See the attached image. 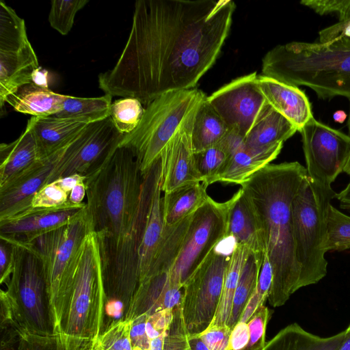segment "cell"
Here are the masks:
<instances>
[{
	"instance_id": "obj_1",
	"label": "cell",
	"mask_w": 350,
	"mask_h": 350,
	"mask_svg": "<svg viewBox=\"0 0 350 350\" xmlns=\"http://www.w3.org/2000/svg\"><path fill=\"white\" fill-rule=\"evenodd\" d=\"M231 0H138L114 66L98 75L105 94L148 105L196 88L220 54L232 22Z\"/></svg>"
},
{
	"instance_id": "obj_2",
	"label": "cell",
	"mask_w": 350,
	"mask_h": 350,
	"mask_svg": "<svg viewBox=\"0 0 350 350\" xmlns=\"http://www.w3.org/2000/svg\"><path fill=\"white\" fill-rule=\"evenodd\" d=\"M161 176V155L142 174L133 152L118 146L85 180L86 209L99 244L108 304H120L122 317L139 286L140 245Z\"/></svg>"
},
{
	"instance_id": "obj_3",
	"label": "cell",
	"mask_w": 350,
	"mask_h": 350,
	"mask_svg": "<svg viewBox=\"0 0 350 350\" xmlns=\"http://www.w3.org/2000/svg\"><path fill=\"white\" fill-rule=\"evenodd\" d=\"M306 169L297 161L269 163L242 183L262 231L273 271L267 301L283 306L300 288L301 269L297 260L293 229L292 202Z\"/></svg>"
},
{
	"instance_id": "obj_4",
	"label": "cell",
	"mask_w": 350,
	"mask_h": 350,
	"mask_svg": "<svg viewBox=\"0 0 350 350\" xmlns=\"http://www.w3.org/2000/svg\"><path fill=\"white\" fill-rule=\"evenodd\" d=\"M262 75L306 86L321 99L343 96L350 100V38L278 44L263 57Z\"/></svg>"
},
{
	"instance_id": "obj_5",
	"label": "cell",
	"mask_w": 350,
	"mask_h": 350,
	"mask_svg": "<svg viewBox=\"0 0 350 350\" xmlns=\"http://www.w3.org/2000/svg\"><path fill=\"white\" fill-rule=\"evenodd\" d=\"M96 233L82 243L61 335L64 350H89L104 329L108 299Z\"/></svg>"
},
{
	"instance_id": "obj_6",
	"label": "cell",
	"mask_w": 350,
	"mask_h": 350,
	"mask_svg": "<svg viewBox=\"0 0 350 350\" xmlns=\"http://www.w3.org/2000/svg\"><path fill=\"white\" fill-rule=\"evenodd\" d=\"M92 230L85 208L68 224L31 241L41 259L55 334L59 336L81 247Z\"/></svg>"
},
{
	"instance_id": "obj_7",
	"label": "cell",
	"mask_w": 350,
	"mask_h": 350,
	"mask_svg": "<svg viewBox=\"0 0 350 350\" xmlns=\"http://www.w3.org/2000/svg\"><path fill=\"white\" fill-rule=\"evenodd\" d=\"M336 194L332 187L307 176L293 200V229L296 258L301 269L300 288L319 282L327 274V211Z\"/></svg>"
},
{
	"instance_id": "obj_8",
	"label": "cell",
	"mask_w": 350,
	"mask_h": 350,
	"mask_svg": "<svg viewBox=\"0 0 350 350\" xmlns=\"http://www.w3.org/2000/svg\"><path fill=\"white\" fill-rule=\"evenodd\" d=\"M206 98L197 88L165 93L148 104L136 129L124 135L119 146L129 148L144 174L165 148L197 112Z\"/></svg>"
},
{
	"instance_id": "obj_9",
	"label": "cell",
	"mask_w": 350,
	"mask_h": 350,
	"mask_svg": "<svg viewBox=\"0 0 350 350\" xmlns=\"http://www.w3.org/2000/svg\"><path fill=\"white\" fill-rule=\"evenodd\" d=\"M211 252L183 286L182 313L190 336L203 332L213 321L235 242L228 237Z\"/></svg>"
},
{
	"instance_id": "obj_10",
	"label": "cell",
	"mask_w": 350,
	"mask_h": 350,
	"mask_svg": "<svg viewBox=\"0 0 350 350\" xmlns=\"http://www.w3.org/2000/svg\"><path fill=\"white\" fill-rule=\"evenodd\" d=\"M8 237L14 244V263L5 291L31 329L39 334H55L38 253L32 243Z\"/></svg>"
},
{
	"instance_id": "obj_11",
	"label": "cell",
	"mask_w": 350,
	"mask_h": 350,
	"mask_svg": "<svg viewBox=\"0 0 350 350\" xmlns=\"http://www.w3.org/2000/svg\"><path fill=\"white\" fill-rule=\"evenodd\" d=\"M227 236V202L208 197L191 215L170 277L183 288L211 252Z\"/></svg>"
},
{
	"instance_id": "obj_12",
	"label": "cell",
	"mask_w": 350,
	"mask_h": 350,
	"mask_svg": "<svg viewBox=\"0 0 350 350\" xmlns=\"http://www.w3.org/2000/svg\"><path fill=\"white\" fill-rule=\"evenodd\" d=\"M40 67L27 36L25 23L16 11L0 1V107L20 87L31 83Z\"/></svg>"
},
{
	"instance_id": "obj_13",
	"label": "cell",
	"mask_w": 350,
	"mask_h": 350,
	"mask_svg": "<svg viewBox=\"0 0 350 350\" xmlns=\"http://www.w3.org/2000/svg\"><path fill=\"white\" fill-rule=\"evenodd\" d=\"M90 133V129L85 126L69 142L42 157L18 179L0 190V222L11 219L29 210L34 193L45 185L60 178L64 169Z\"/></svg>"
},
{
	"instance_id": "obj_14",
	"label": "cell",
	"mask_w": 350,
	"mask_h": 350,
	"mask_svg": "<svg viewBox=\"0 0 350 350\" xmlns=\"http://www.w3.org/2000/svg\"><path fill=\"white\" fill-rule=\"evenodd\" d=\"M299 132L307 176L323 185L332 183L343 172L350 155V136L314 118Z\"/></svg>"
},
{
	"instance_id": "obj_15",
	"label": "cell",
	"mask_w": 350,
	"mask_h": 350,
	"mask_svg": "<svg viewBox=\"0 0 350 350\" xmlns=\"http://www.w3.org/2000/svg\"><path fill=\"white\" fill-rule=\"evenodd\" d=\"M254 72L237 77L206 96L228 130L245 137L267 103Z\"/></svg>"
},
{
	"instance_id": "obj_16",
	"label": "cell",
	"mask_w": 350,
	"mask_h": 350,
	"mask_svg": "<svg viewBox=\"0 0 350 350\" xmlns=\"http://www.w3.org/2000/svg\"><path fill=\"white\" fill-rule=\"evenodd\" d=\"M196 114L180 128L161 154V190L164 193L188 184L202 182L191 142Z\"/></svg>"
},
{
	"instance_id": "obj_17",
	"label": "cell",
	"mask_w": 350,
	"mask_h": 350,
	"mask_svg": "<svg viewBox=\"0 0 350 350\" xmlns=\"http://www.w3.org/2000/svg\"><path fill=\"white\" fill-rule=\"evenodd\" d=\"M0 350H64L58 335L39 334L30 328L8 295L0 293Z\"/></svg>"
},
{
	"instance_id": "obj_18",
	"label": "cell",
	"mask_w": 350,
	"mask_h": 350,
	"mask_svg": "<svg viewBox=\"0 0 350 350\" xmlns=\"http://www.w3.org/2000/svg\"><path fill=\"white\" fill-rule=\"evenodd\" d=\"M86 206V202L74 204L68 201L53 208L30 209L0 223V234L31 242L41 234L56 230L71 221Z\"/></svg>"
},
{
	"instance_id": "obj_19",
	"label": "cell",
	"mask_w": 350,
	"mask_h": 350,
	"mask_svg": "<svg viewBox=\"0 0 350 350\" xmlns=\"http://www.w3.org/2000/svg\"><path fill=\"white\" fill-rule=\"evenodd\" d=\"M123 135L110 116L96 122L90 137L69 161L60 178L73 174L88 177L97 171L118 146Z\"/></svg>"
},
{
	"instance_id": "obj_20",
	"label": "cell",
	"mask_w": 350,
	"mask_h": 350,
	"mask_svg": "<svg viewBox=\"0 0 350 350\" xmlns=\"http://www.w3.org/2000/svg\"><path fill=\"white\" fill-rule=\"evenodd\" d=\"M227 202V236L246 247L256 256L264 258L265 248L262 231L253 206L240 189Z\"/></svg>"
},
{
	"instance_id": "obj_21",
	"label": "cell",
	"mask_w": 350,
	"mask_h": 350,
	"mask_svg": "<svg viewBox=\"0 0 350 350\" xmlns=\"http://www.w3.org/2000/svg\"><path fill=\"white\" fill-rule=\"evenodd\" d=\"M257 83L267 103L298 131L314 118L308 96L298 87L262 75L257 76Z\"/></svg>"
},
{
	"instance_id": "obj_22",
	"label": "cell",
	"mask_w": 350,
	"mask_h": 350,
	"mask_svg": "<svg viewBox=\"0 0 350 350\" xmlns=\"http://www.w3.org/2000/svg\"><path fill=\"white\" fill-rule=\"evenodd\" d=\"M42 157L30 118L16 140L0 145V190L18 179Z\"/></svg>"
},
{
	"instance_id": "obj_23",
	"label": "cell",
	"mask_w": 350,
	"mask_h": 350,
	"mask_svg": "<svg viewBox=\"0 0 350 350\" xmlns=\"http://www.w3.org/2000/svg\"><path fill=\"white\" fill-rule=\"evenodd\" d=\"M297 131L293 124L266 103L245 137V146L260 150L283 145Z\"/></svg>"
},
{
	"instance_id": "obj_24",
	"label": "cell",
	"mask_w": 350,
	"mask_h": 350,
	"mask_svg": "<svg viewBox=\"0 0 350 350\" xmlns=\"http://www.w3.org/2000/svg\"><path fill=\"white\" fill-rule=\"evenodd\" d=\"M64 96L31 82L20 87L9 95L5 103L18 112L44 118L62 111Z\"/></svg>"
},
{
	"instance_id": "obj_25",
	"label": "cell",
	"mask_w": 350,
	"mask_h": 350,
	"mask_svg": "<svg viewBox=\"0 0 350 350\" xmlns=\"http://www.w3.org/2000/svg\"><path fill=\"white\" fill-rule=\"evenodd\" d=\"M31 120L42 157L64 145L91 124L83 119L60 118L54 116H32Z\"/></svg>"
},
{
	"instance_id": "obj_26",
	"label": "cell",
	"mask_w": 350,
	"mask_h": 350,
	"mask_svg": "<svg viewBox=\"0 0 350 350\" xmlns=\"http://www.w3.org/2000/svg\"><path fill=\"white\" fill-rule=\"evenodd\" d=\"M345 333L344 330L329 337H320L294 323L278 332L262 350H338Z\"/></svg>"
},
{
	"instance_id": "obj_27",
	"label": "cell",
	"mask_w": 350,
	"mask_h": 350,
	"mask_svg": "<svg viewBox=\"0 0 350 350\" xmlns=\"http://www.w3.org/2000/svg\"><path fill=\"white\" fill-rule=\"evenodd\" d=\"M162 176L157 182L150 202L139 256V284L146 276L161 240L164 229Z\"/></svg>"
},
{
	"instance_id": "obj_28",
	"label": "cell",
	"mask_w": 350,
	"mask_h": 350,
	"mask_svg": "<svg viewBox=\"0 0 350 350\" xmlns=\"http://www.w3.org/2000/svg\"><path fill=\"white\" fill-rule=\"evenodd\" d=\"M206 188L205 184L198 182L165 193L163 197L164 225L173 226L193 214L208 197Z\"/></svg>"
},
{
	"instance_id": "obj_29",
	"label": "cell",
	"mask_w": 350,
	"mask_h": 350,
	"mask_svg": "<svg viewBox=\"0 0 350 350\" xmlns=\"http://www.w3.org/2000/svg\"><path fill=\"white\" fill-rule=\"evenodd\" d=\"M283 145L267 149L245 148L228 160L217 182L241 185L256 172L269 164L280 153Z\"/></svg>"
},
{
	"instance_id": "obj_30",
	"label": "cell",
	"mask_w": 350,
	"mask_h": 350,
	"mask_svg": "<svg viewBox=\"0 0 350 350\" xmlns=\"http://www.w3.org/2000/svg\"><path fill=\"white\" fill-rule=\"evenodd\" d=\"M206 98L196 112L191 131L194 152L219 144L228 131L222 119Z\"/></svg>"
},
{
	"instance_id": "obj_31",
	"label": "cell",
	"mask_w": 350,
	"mask_h": 350,
	"mask_svg": "<svg viewBox=\"0 0 350 350\" xmlns=\"http://www.w3.org/2000/svg\"><path fill=\"white\" fill-rule=\"evenodd\" d=\"M250 252L246 247L235 243L226 269L219 306L209 325H227L240 274Z\"/></svg>"
},
{
	"instance_id": "obj_32",
	"label": "cell",
	"mask_w": 350,
	"mask_h": 350,
	"mask_svg": "<svg viewBox=\"0 0 350 350\" xmlns=\"http://www.w3.org/2000/svg\"><path fill=\"white\" fill-rule=\"evenodd\" d=\"M263 259L264 258L250 252L244 263L234 292L230 314L226 324L230 329H232L240 321L248 301L255 291Z\"/></svg>"
},
{
	"instance_id": "obj_33",
	"label": "cell",
	"mask_w": 350,
	"mask_h": 350,
	"mask_svg": "<svg viewBox=\"0 0 350 350\" xmlns=\"http://www.w3.org/2000/svg\"><path fill=\"white\" fill-rule=\"evenodd\" d=\"M112 97L105 94L94 98L65 95L62 111L53 116L60 118L83 119L90 123L100 121L110 116Z\"/></svg>"
},
{
	"instance_id": "obj_34",
	"label": "cell",
	"mask_w": 350,
	"mask_h": 350,
	"mask_svg": "<svg viewBox=\"0 0 350 350\" xmlns=\"http://www.w3.org/2000/svg\"><path fill=\"white\" fill-rule=\"evenodd\" d=\"M194 157L202 183L207 187L217 182L229 160L228 154L219 144L194 152Z\"/></svg>"
},
{
	"instance_id": "obj_35",
	"label": "cell",
	"mask_w": 350,
	"mask_h": 350,
	"mask_svg": "<svg viewBox=\"0 0 350 350\" xmlns=\"http://www.w3.org/2000/svg\"><path fill=\"white\" fill-rule=\"evenodd\" d=\"M144 111L145 109L139 100L122 98L111 103L110 117L118 132L126 135L136 129Z\"/></svg>"
},
{
	"instance_id": "obj_36",
	"label": "cell",
	"mask_w": 350,
	"mask_h": 350,
	"mask_svg": "<svg viewBox=\"0 0 350 350\" xmlns=\"http://www.w3.org/2000/svg\"><path fill=\"white\" fill-rule=\"evenodd\" d=\"M350 249V216L332 204L327 211L326 250L343 251Z\"/></svg>"
},
{
	"instance_id": "obj_37",
	"label": "cell",
	"mask_w": 350,
	"mask_h": 350,
	"mask_svg": "<svg viewBox=\"0 0 350 350\" xmlns=\"http://www.w3.org/2000/svg\"><path fill=\"white\" fill-rule=\"evenodd\" d=\"M130 321L113 319L109 322L93 345L96 350H133Z\"/></svg>"
},
{
	"instance_id": "obj_38",
	"label": "cell",
	"mask_w": 350,
	"mask_h": 350,
	"mask_svg": "<svg viewBox=\"0 0 350 350\" xmlns=\"http://www.w3.org/2000/svg\"><path fill=\"white\" fill-rule=\"evenodd\" d=\"M88 0H52L48 20L50 25L60 34L67 35L71 30L76 14Z\"/></svg>"
},
{
	"instance_id": "obj_39",
	"label": "cell",
	"mask_w": 350,
	"mask_h": 350,
	"mask_svg": "<svg viewBox=\"0 0 350 350\" xmlns=\"http://www.w3.org/2000/svg\"><path fill=\"white\" fill-rule=\"evenodd\" d=\"M273 281V271L267 254H265L255 291L248 301L239 321L247 323L256 310L268 299Z\"/></svg>"
},
{
	"instance_id": "obj_40",
	"label": "cell",
	"mask_w": 350,
	"mask_h": 350,
	"mask_svg": "<svg viewBox=\"0 0 350 350\" xmlns=\"http://www.w3.org/2000/svg\"><path fill=\"white\" fill-rule=\"evenodd\" d=\"M188 339L180 303L173 308L172 319L166 332L163 350H191Z\"/></svg>"
},
{
	"instance_id": "obj_41",
	"label": "cell",
	"mask_w": 350,
	"mask_h": 350,
	"mask_svg": "<svg viewBox=\"0 0 350 350\" xmlns=\"http://www.w3.org/2000/svg\"><path fill=\"white\" fill-rule=\"evenodd\" d=\"M68 195L55 182L46 184L32 196L29 210L47 209L62 206L68 201Z\"/></svg>"
},
{
	"instance_id": "obj_42",
	"label": "cell",
	"mask_w": 350,
	"mask_h": 350,
	"mask_svg": "<svg viewBox=\"0 0 350 350\" xmlns=\"http://www.w3.org/2000/svg\"><path fill=\"white\" fill-rule=\"evenodd\" d=\"M271 318L269 309L265 306L258 308L247 322L250 340L244 350H262L266 345L265 335L268 322Z\"/></svg>"
},
{
	"instance_id": "obj_43",
	"label": "cell",
	"mask_w": 350,
	"mask_h": 350,
	"mask_svg": "<svg viewBox=\"0 0 350 350\" xmlns=\"http://www.w3.org/2000/svg\"><path fill=\"white\" fill-rule=\"evenodd\" d=\"M300 3L319 15L335 14L339 21L350 17V0H303Z\"/></svg>"
},
{
	"instance_id": "obj_44",
	"label": "cell",
	"mask_w": 350,
	"mask_h": 350,
	"mask_svg": "<svg viewBox=\"0 0 350 350\" xmlns=\"http://www.w3.org/2000/svg\"><path fill=\"white\" fill-rule=\"evenodd\" d=\"M231 332L228 325H209L198 335L210 350H230Z\"/></svg>"
},
{
	"instance_id": "obj_45",
	"label": "cell",
	"mask_w": 350,
	"mask_h": 350,
	"mask_svg": "<svg viewBox=\"0 0 350 350\" xmlns=\"http://www.w3.org/2000/svg\"><path fill=\"white\" fill-rule=\"evenodd\" d=\"M0 282L6 285L14 268V247L9 237L0 234Z\"/></svg>"
},
{
	"instance_id": "obj_46",
	"label": "cell",
	"mask_w": 350,
	"mask_h": 350,
	"mask_svg": "<svg viewBox=\"0 0 350 350\" xmlns=\"http://www.w3.org/2000/svg\"><path fill=\"white\" fill-rule=\"evenodd\" d=\"M319 42L325 43L341 38H350V17L330 25L319 33Z\"/></svg>"
},
{
	"instance_id": "obj_47",
	"label": "cell",
	"mask_w": 350,
	"mask_h": 350,
	"mask_svg": "<svg viewBox=\"0 0 350 350\" xmlns=\"http://www.w3.org/2000/svg\"><path fill=\"white\" fill-rule=\"evenodd\" d=\"M250 340L247 323L239 321L232 329L230 337V350H244Z\"/></svg>"
},
{
	"instance_id": "obj_48",
	"label": "cell",
	"mask_w": 350,
	"mask_h": 350,
	"mask_svg": "<svg viewBox=\"0 0 350 350\" xmlns=\"http://www.w3.org/2000/svg\"><path fill=\"white\" fill-rule=\"evenodd\" d=\"M219 144L226 151L229 159L236 152L245 148V137L232 130H228Z\"/></svg>"
},
{
	"instance_id": "obj_49",
	"label": "cell",
	"mask_w": 350,
	"mask_h": 350,
	"mask_svg": "<svg viewBox=\"0 0 350 350\" xmlns=\"http://www.w3.org/2000/svg\"><path fill=\"white\" fill-rule=\"evenodd\" d=\"M87 177L79 174H73L56 180L55 183L66 193H70L71 190L78 184L85 183Z\"/></svg>"
},
{
	"instance_id": "obj_50",
	"label": "cell",
	"mask_w": 350,
	"mask_h": 350,
	"mask_svg": "<svg viewBox=\"0 0 350 350\" xmlns=\"http://www.w3.org/2000/svg\"><path fill=\"white\" fill-rule=\"evenodd\" d=\"M87 194L85 183L77 185L68 195V201L74 204H81Z\"/></svg>"
},
{
	"instance_id": "obj_51",
	"label": "cell",
	"mask_w": 350,
	"mask_h": 350,
	"mask_svg": "<svg viewBox=\"0 0 350 350\" xmlns=\"http://www.w3.org/2000/svg\"><path fill=\"white\" fill-rule=\"evenodd\" d=\"M335 198L338 200L340 208L350 214V179L346 187L336 193Z\"/></svg>"
},
{
	"instance_id": "obj_52",
	"label": "cell",
	"mask_w": 350,
	"mask_h": 350,
	"mask_svg": "<svg viewBox=\"0 0 350 350\" xmlns=\"http://www.w3.org/2000/svg\"><path fill=\"white\" fill-rule=\"evenodd\" d=\"M48 74L49 72L39 67L32 74L31 82L38 86L42 88H49L48 83Z\"/></svg>"
},
{
	"instance_id": "obj_53",
	"label": "cell",
	"mask_w": 350,
	"mask_h": 350,
	"mask_svg": "<svg viewBox=\"0 0 350 350\" xmlns=\"http://www.w3.org/2000/svg\"><path fill=\"white\" fill-rule=\"evenodd\" d=\"M188 340L191 350H210L199 335H189Z\"/></svg>"
},
{
	"instance_id": "obj_54",
	"label": "cell",
	"mask_w": 350,
	"mask_h": 350,
	"mask_svg": "<svg viewBox=\"0 0 350 350\" xmlns=\"http://www.w3.org/2000/svg\"><path fill=\"white\" fill-rule=\"evenodd\" d=\"M345 332L344 340L338 350H350V325Z\"/></svg>"
},
{
	"instance_id": "obj_55",
	"label": "cell",
	"mask_w": 350,
	"mask_h": 350,
	"mask_svg": "<svg viewBox=\"0 0 350 350\" xmlns=\"http://www.w3.org/2000/svg\"><path fill=\"white\" fill-rule=\"evenodd\" d=\"M343 172L346 173L350 176V155L349 157L348 161L344 167Z\"/></svg>"
},
{
	"instance_id": "obj_56",
	"label": "cell",
	"mask_w": 350,
	"mask_h": 350,
	"mask_svg": "<svg viewBox=\"0 0 350 350\" xmlns=\"http://www.w3.org/2000/svg\"><path fill=\"white\" fill-rule=\"evenodd\" d=\"M341 111H337L336 113H334V119L336 120V121L337 122H342V119L340 118L341 116L342 117H345V113H342V115L340 114Z\"/></svg>"
},
{
	"instance_id": "obj_57",
	"label": "cell",
	"mask_w": 350,
	"mask_h": 350,
	"mask_svg": "<svg viewBox=\"0 0 350 350\" xmlns=\"http://www.w3.org/2000/svg\"><path fill=\"white\" fill-rule=\"evenodd\" d=\"M349 103H350V100H349ZM347 125V129H348V135L350 136V110H349V113L348 116Z\"/></svg>"
},
{
	"instance_id": "obj_58",
	"label": "cell",
	"mask_w": 350,
	"mask_h": 350,
	"mask_svg": "<svg viewBox=\"0 0 350 350\" xmlns=\"http://www.w3.org/2000/svg\"><path fill=\"white\" fill-rule=\"evenodd\" d=\"M89 350H96V349L94 347V346H93V347H92V348H90Z\"/></svg>"
}]
</instances>
